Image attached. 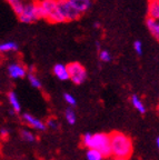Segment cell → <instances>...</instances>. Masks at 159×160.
Wrapping results in <instances>:
<instances>
[{
	"mask_svg": "<svg viewBox=\"0 0 159 160\" xmlns=\"http://www.w3.org/2000/svg\"><path fill=\"white\" fill-rule=\"evenodd\" d=\"M86 157H87V160H104V156L101 155L100 151H98L97 149L95 148H89L86 153Z\"/></svg>",
	"mask_w": 159,
	"mask_h": 160,
	"instance_id": "obj_17",
	"label": "cell"
},
{
	"mask_svg": "<svg viewBox=\"0 0 159 160\" xmlns=\"http://www.w3.org/2000/svg\"><path fill=\"white\" fill-rule=\"evenodd\" d=\"M156 142H157V147H158V149H159V137L157 138V141H156Z\"/></svg>",
	"mask_w": 159,
	"mask_h": 160,
	"instance_id": "obj_30",
	"label": "cell"
},
{
	"mask_svg": "<svg viewBox=\"0 0 159 160\" xmlns=\"http://www.w3.org/2000/svg\"><path fill=\"white\" fill-rule=\"evenodd\" d=\"M95 45H96V47H97L98 50H100V42H99V41H96V42H95Z\"/></svg>",
	"mask_w": 159,
	"mask_h": 160,
	"instance_id": "obj_27",
	"label": "cell"
},
{
	"mask_svg": "<svg viewBox=\"0 0 159 160\" xmlns=\"http://www.w3.org/2000/svg\"><path fill=\"white\" fill-rule=\"evenodd\" d=\"M64 98H65V100H66V102L67 103H69L70 106H76V99H75V97L72 95H70V93H65L64 95Z\"/></svg>",
	"mask_w": 159,
	"mask_h": 160,
	"instance_id": "obj_23",
	"label": "cell"
},
{
	"mask_svg": "<svg viewBox=\"0 0 159 160\" xmlns=\"http://www.w3.org/2000/svg\"><path fill=\"white\" fill-rule=\"evenodd\" d=\"M8 75L13 79H19L23 78L27 75V69L25 66H23L19 62H13L8 66Z\"/></svg>",
	"mask_w": 159,
	"mask_h": 160,
	"instance_id": "obj_7",
	"label": "cell"
},
{
	"mask_svg": "<svg viewBox=\"0 0 159 160\" xmlns=\"http://www.w3.org/2000/svg\"><path fill=\"white\" fill-rule=\"evenodd\" d=\"M57 6L65 21H76L81 17V13L74 8L69 0H57Z\"/></svg>",
	"mask_w": 159,
	"mask_h": 160,
	"instance_id": "obj_6",
	"label": "cell"
},
{
	"mask_svg": "<svg viewBox=\"0 0 159 160\" xmlns=\"http://www.w3.org/2000/svg\"><path fill=\"white\" fill-rule=\"evenodd\" d=\"M158 111H159V106H158Z\"/></svg>",
	"mask_w": 159,
	"mask_h": 160,
	"instance_id": "obj_32",
	"label": "cell"
},
{
	"mask_svg": "<svg viewBox=\"0 0 159 160\" xmlns=\"http://www.w3.org/2000/svg\"><path fill=\"white\" fill-rule=\"evenodd\" d=\"M68 73H69V79L76 85H81L87 79V70L80 62H70L67 65Z\"/></svg>",
	"mask_w": 159,
	"mask_h": 160,
	"instance_id": "obj_5",
	"label": "cell"
},
{
	"mask_svg": "<svg viewBox=\"0 0 159 160\" xmlns=\"http://www.w3.org/2000/svg\"><path fill=\"white\" fill-rule=\"evenodd\" d=\"M115 160H126V159H122V158H116Z\"/></svg>",
	"mask_w": 159,
	"mask_h": 160,
	"instance_id": "obj_31",
	"label": "cell"
},
{
	"mask_svg": "<svg viewBox=\"0 0 159 160\" xmlns=\"http://www.w3.org/2000/svg\"><path fill=\"white\" fill-rule=\"evenodd\" d=\"M131 103L135 107V109L140 113H145L146 112V108H145V105L142 103V101L140 100V98L137 95H132L131 96Z\"/></svg>",
	"mask_w": 159,
	"mask_h": 160,
	"instance_id": "obj_16",
	"label": "cell"
},
{
	"mask_svg": "<svg viewBox=\"0 0 159 160\" xmlns=\"http://www.w3.org/2000/svg\"><path fill=\"white\" fill-rule=\"evenodd\" d=\"M8 99H9V103H10V106L13 107V111H15V112H19L20 110H21V106H20L19 99H18L17 95H16L13 91H10V92L8 93Z\"/></svg>",
	"mask_w": 159,
	"mask_h": 160,
	"instance_id": "obj_14",
	"label": "cell"
},
{
	"mask_svg": "<svg viewBox=\"0 0 159 160\" xmlns=\"http://www.w3.org/2000/svg\"><path fill=\"white\" fill-rule=\"evenodd\" d=\"M110 138V149H111V155L116 158H122V159H128L132 153V141L129 137L120 131H114Z\"/></svg>",
	"mask_w": 159,
	"mask_h": 160,
	"instance_id": "obj_1",
	"label": "cell"
},
{
	"mask_svg": "<svg viewBox=\"0 0 159 160\" xmlns=\"http://www.w3.org/2000/svg\"><path fill=\"white\" fill-rule=\"evenodd\" d=\"M89 148H95L101 152L105 158L111 156V149H110V138L107 133H96L92 135L91 142Z\"/></svg>",
	"mask_w": 159,
	"mask_h": 160,
	"instance_id": "obj_3",
	"label": "cell"
},
{
	"mask_svg": "<svg viewBox=\"0 0 159 160\" xmlns=\"http://www.w3.org/2000/svg\"><path fill=\"white\" fill-rule=\"evenodd\" d=\"M69 1H70V3L74 6V8H75L77 11H79L81 15L85 12H87L92 5L91 0H69Z\"/></svg>",
	"mask_w": 159,
	"mask_h": 160,
	"instance_id": "obj_11",
	"label": "cell"
},
{
	"mask_svg": "<svg viewBox=\"0 0 159 160\" xmlns=\"http://www.w3.org/2000/svg\"><path fill=\"white\" fill-rule=\"evenodd\" d=\"M0 133H1V136H3V137H6V136L9 133V131H8L7 129H5V128H1L0 129Z\"/></svg>",
	"mask_w": 159,
	"mask_h": 160,
	"instance_id": "obj_26",
	"label": "cell"
},
{
	"mask_svg": "<svg viewBox=\"0 0 159 160\" xmlns=\"http://www.w3.org/2000/svg\"><path fill=\"white\" fill-rule=\"evenodd\" d=\"M148 17L159 20V0H148Z\"/></svg>",
	"mask_w": 159,
	"mask_h": 160,
	"instance_id": "obj_12",
	"label": "cell"
},
{
	"mask_svg": "<svg viewBox=\"0 0 159 160\" xmlns=\"http://www.w3.org/2000/svg\"><path fill=\"white\" fill-rule=\"evenodd\" d=\"M47 126H49V127H50V128H52V129H56L58 125H57V122H56V121H55L54 119H50V120H48Z\"/></svg>",
	"mask_w": 159,
	"mask_h": 160,
	"instance_id": "obj_25",
	"label": "cell"
},
{
	"mask_svg": "<svg viewBox=\"0 0 159 160\" xmlns=\"http://www.w3.org/2000/svg\"><path fill=\"white\" fill-rule=\"evenodd\" d=\"M134 50H135V52H137V55H139V56L142 55V51H144V46H142V42L140 41V40H135Z\"/></svg>",
	"mask_w": 159,
	"mask_h": 160,
	"instance_id": "obj_22",
	"label": "cell"
},
{
	"mask_svg": "<svg viewBox=\"0 0 159 160\" xmlns=\"http://www.w3.org/2000/svg\"><path fill=\"white\" fill-rule=\"evenodd\" d=\"M52 71H54V75L59 80H61V81H66V80L69 79V73H68L67 66L62 65V63H57V65L54 66Z\"/></svg>",
	"mask_w": 159,
	"mask_h": 160,
	"instance_id": "obj_9",
	"label": "cell"
},
{
	"mask_svg": "<svg viewBox=\"0 0 159 160\" xmlns=\"http://www.w3.org/2000/svg\"><path fill=\"white\" fill-rule=\"evenodd\" d=\"M19 49V46L15 41H5V42L0 43V52L6 53V52H13V51H17Z\"/></svg>",
	"mask_w": 159,
	"mask_h": 160,
	"instance_id": "obj_13",
	"label": "cell"
},
{
	"mask_svg": "<svg viewBox=\"0 0 159 160\" xmlns=\"http://www.w3.org/2000/svg\"><path fill=\"white\" fill-rule=\"evenodd\" d=\"M146 27L150 35L159 41V20L154 19L151 17H147L146 19Z\"/></svg>",
	"mask_w": 159,
	"mask_h": 160,
	"instance_id": "obj_8",
	"label": "cell"
},
{
	"mask_svg": "<svg viewBox=\"0 0 159 160\" xmlns=\"http://www.w3.org/2000/svg\"><path fill=\"white\" fill-rule=\"evenodd\" d=\"M39 19H46L51 23L66 22L57 6V0H40L37 2Z\"/></svg>",
	"mask_w": 159,
	"mask_h": 160,
	"instance_id": "obj_2",
	"label": "cell"
},
{
	"mask_svg": "<svg viewBox=\"0 0 159 160\" xmlns=\"http://www.w3.org/2000/svg\"><path fill=\"white\" fill-rule=\"evenodd\" d=\"M91 138H92V135H90V133H86V135L84 136V139H82V141H84V145L86 146V147H88V148L90 147Z\"/></svg>",
	"mask_w": 159,
	"mask_h": 160,
	"instance_id": "obj_24",
	"label": "cell"
},
{
	"mask_svg": "<svg viewBox=\"0 0 159 160\" xmlns=\"http://www.w3.org/2000/svg\"><path fill=\"white\" fill-rule=\"evenodd\" d=\"M29 72H35V68H33V66H30L29 67Z\"/></svg>",
	"mask_w": 159,
	"mask_h": 160,
	"instance_id": "obj_28",
	"label": "cell"
},
{
	"mask_svg": "<svg viewBox=\"0 0 159 160\" xmlns=\"http://www.w3.org/2000/svg\"><path fill=\"white\" fill-rule=\"evenodd\" d=\"M20 22L23 23H33L37 20H39L38 16V9H37V1L33 0H28L23 5V11L20 15L17 16Z\"/></svg>",
	"mask_w": 159,
	"mask_h": 160,
	"instance_id": "obj_4",
	"label": "cell"
},
{
	"mask_svg": "<svg viewBox=\"0 0 159 160\" xmlns=\"http://www.w3.org/2000/svg\"><path fill=\"white\" fill-rule=\"evenodd\" d=\"M99 59L102 62H110L112 60L111 53L108 50H99Z\"/></svg>",
	"mask_w": 159,
	"mask_h": 160,
	"instance_id": "obj_20",
	"label": "cell"
},
{
	"mask_svg": "<svg viewBox=\"0 0 159 160\" xmlns=\"http://www.w3.org/2000/svg\"><path fill=\"white\" fill-rule=\"evenodd\" d=\"M23 118L25 119L26 122L29 123V125L31 126V127L35 128V129L41 130V131H42V130H46V127H47V126L42 122L41 120L37 119V118L33 117V116H31L30 113H23Z\"/></svg>",
	"mask_w": 159,
	"mask_h": 160,
	"instance_id": "obj_10",
	"label": "cell"
},
{
	"mask_svg": "<svg viewBox=\"0 0 159 160\" xmlns=\"http://www.w3.org/2000/svg\"><path fill=\"white\" fill-rule=\"evenodd\" d=\"M21 137H23V139L25 141H28V142H33L36 140L35 136L30 132V131H28V130H23L21 131Z\"/></svg>",
	"mask_w": 159,
	"mask_h": 160,
	"instance_id": "obj_21",
	"label": "cell"
},
{
	"mask_svg": "<svg viewBox=\"0 0 159 160\" xmlns=\"http://www.w3.org/2000/svg\"><path fill=\"white\" fill-rule=\"evenodd\" d=\"M8 3L10 5V7L13 8V12L16 13V15H20V12L23 11V5H25V2H23V0H6Z\"/></svg>",
	"mask_w": 159,
	"mask_h": 160,
	"instance_id": "obj_15",
	"label": "cell"
},
{
	"mask_svg": "<svg viewBox=\"0 0 159 160\" xmlns=\"http://www.w3.org/2000/svg\"><path fill=\"white\" fill-rule=\"evenodd\" d=\"M94 27L96 28V29H97V28H99L100 27V22H95L94 23Z\"/></svg>",
	"mask_w": 159,
	"mask_h": 160,
	"instance_id": "obj_29",
	"label": "cell"
},
{
	"mask_svg": "<svg viewBox=\"0 0 159 160\" xmlns=\"http://www.w3.org/2000/svg\"><path fill=\"white\" fill-rule=\"evenodd\" d=\"M28 80H29L30 85L33 86V88H38V89L41 88V81H40V79L33 72H29V75H28Z\"/></svg>",
	"mask_w": 159,
	"mask_h": 160,
	"instance_id": "obj_19",
	"label": "cell"
},
{
	"mask_svg": "<svg viewBox=\"0 0 159 160\" xmlns=\"http://www.w3.org/2000/svg\"><path fill=\"white\" fill-rule=\"evenodd\" d=\"M65 117H66V120L68 121L69 125H75L76 122V113L74 111L72 108H67L65 111Z\"/></svg>",
	"mask_w": 159,
	"mask_h": 160,
	"instance_id": "obj_18",
	"label": "cell"
}]
</instances>
